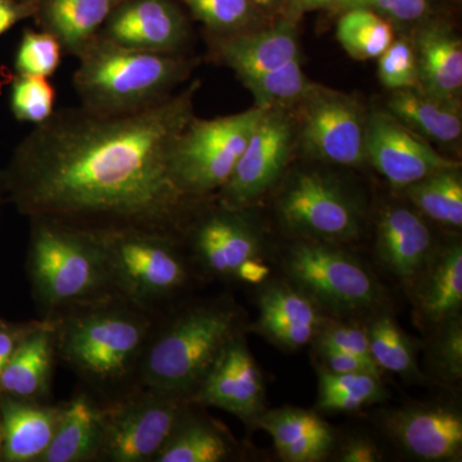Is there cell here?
<instances>
[{"label": "cell", "mask_w": 462, "mask_h": 462, "mask_svg": "<svg viewBox=\"0 0 462 462\" xmlns=\"http://www.w3.org/2000/svg\"><path fill=\"white\" fill-rule=\"evenodd\" d=\"M388 111L412 132L431 141L452 143L461 136V116L456 103L434 98L422 90H394Z\"/></svg>", "instance_id": "27"}, {"label": "cell", "mask_w": 462, "mask_h": 462, "mask_svg": "<svg viewBox=\"0 0 462 462\" xmlns=\"http://www.w3.org/2000/svg\"><path fill=\"white\" fill-rule=\"evenodd\" d=\"M385 398L380 375L372 373L336 374L319 370V407L322 411H357Z\"/></svg>", "instance_id": "29"}, {"label": "cell", "mask_w": 462, "mask_h": 462, "mask_svg": "<svg viewBox=\"0 0 462 462\" xmlns=\"http://www.w3.org/2000/svg\"><path fill=\"white\" fill-rule=\"evenodd\" d=\"M370 354L380 370L413 375L418 372L411 340L389 315H379L366 329Z\"/></svg>", "instance_id": "34"}, {"label": "cell", "mask_w": 462, "mask_h": 462, "mask_svg": "<svg viewBox=\"0 0 462 462\" xmlns=\"http://www.w3.org/2000/svg\"><path fill=\"white\" fill-rule=\"evenodd\" d=\"M36 12V0L16 2V0H0V35L8 32L18 21L29 17Z\"/></svg>", "instance_id": "45"}, {"label": "cell", "mask_w": 462, "mask_h": 462, "mask_svg": "<svg viewBox=\"0 0 462 462\" xmlns=\"http://www.w3.org/2000/svg\"><path fill=\"white\" fill-rule=\"evenodd\" d=\"M125 0H36L44 32L56 36L67 53H79Z\"/></svg>", "instance_id": "24"}, {"label": "cell", "mask_w": 462, "mask_h": 462, "mask_svg": "<svg viewBox=\"0 0 462 462\" xmlns=\"http://www.w3.org/2000/svg\"><path fill=\"white\" fill-rule=\"evenodd\" d=\"M199 81L139 111L62 109L18 148L14 199L33 220L94 234H170L189 196L171 172L173 145L193 120Z\"/></svg>", "instance_id": "1"}, {"label": "cell", "mask_w": 462, "mask_h": 462, "mask_svg": "<svg viewBox=\"0 0 462 462\" xmlns=\"http://www.w3.org/2000/svg\"><path fill=\"white\" fill-rule=\"evenodd\" d=\"M379 79L387 89H412L419 84L418 62L410 42L397 41L379 57Z\"/></svg>", "instance_id": "40"}, {"label": "cell", "mask_w": 462, "mask_h": 462, "mask_svg": "<svg viewBox=\"0 0 462 462\" xmlns=\"http://www.w3.org/2000/svg\"><path fill=\"white\" fill-rule=\"evenodd\" d=\"M319 355L324 360L325 369L336 374L351 373H372L380 375L382 370L378 365L372 360L360 357L357 355L348 354V352L337 351V349L318 348Z\"/></svg>", "instance_id": "43"}, {"label": "cell", "mask_w": 462, "mask_h": 462, "mask_svg": "<svg viewBox=\"0 0 462 462\" xmlns=\"http://www.w3.org/2000/svg\"><path fill=\"white\" fill-rule=\"evenodd\" d=\"M337 38L356 60L379 58L394 42L391 23L369 9L345 12L337 27Z\"/></svg>", "instance_id": "31"}, {"label": "cell", "mask_w": 462, "mask_h": 462, "mask_svg": "<svg viewBox=\"0 0 462 462\" xmlns=\"http://www.w3.org/2000/svg\"><path fill=\"white\" fill-rule=\"evenodd\" d=\"M437 336L428 352L430 369L446 382H457L462 376L461 315L438 325Z\"/></svg>", "instance_id": "37"}, {"label": "cell", "mask_w": 462, "mask_h": 462, "mask_svg": "<svg viewBox=\"0 0 462 462\" xmlns=\"http://www.w3.org/2000/svg\"><path fill=\"white\" fill-rule=\"evenodd\" d=\"M56 90L42 76L20 75L12 89L11 106L17 120L42 124L54 114Z\"/></svg>", "instance_id": "36"}, {"label": "cell", "mask_w": 462, "mask_h": 462, "mask_svg": "<svg viewBox=\"0 0 462 462\" xmlns=\"http://www.w3.org/2000/svg\"><path fill=\"white\" fill-rule=\"evenodd\" d=\"M229 305L193 307L173 319L145 346L141 376L147 389L188 398L196 393L225 346L236 336Z\"/></svg>", "instance_id": "4"}, {"label": "cell", "mask_w": 462, "mask_h": 462, "mask_svg": "<svg viewBox=\"0 0 462 462\" xmlns=\"http://www.w3.org/2000/svg\"><path fill=\"white\" fill-rule=\"evenodd\" d=\"M197 20L216 32L242 29L252 16L248 0H182Z\"/></svg>", "instance_id": "39"}, {"label": "cell", "mask_w": 462, "mask_h": 462, "mask_svg": "<svg viewBox=\"0 0 462 462\" xmlns=\"http://www.w3.org/2000/svg\"><path fill=\"white\" fill-rule=\"evenodd\" d=\"M382 460L378 446L366 438H352L340 448L339 461L375 462Z\"/></svg>", "instance_id": "44"}, {"label": "cell", "mask_w": 462, "mask_h": 462, "mask_svg": "<svg viewBox=\"0 0 462 462\" xmlns=\"http://www.w3.org/2000/svg\"><path fill=\"white\" fill-rule=\"evenodd\" d=\"M302 103V139L310 153L338 165L363 162L366 124L355 99L318 87Z\"/></svg>", "instance_id": "12"}, {"label": "cell", "mask_w": 462, "mask_h": 462, "mask_svg": "<svg viewBox=\"0 0 462 462\" xmlns=\"http://www.w3.org/2000/svg\"><path fill=\"white\" fill-rule=\"evenodd\" d=\"M256 329L261 334L269 337L276 345L289 349H296L311 342L320 328L305 324V322L279 320V319H258Z\"/></svg>", "instance_id": "41"}, {"label": "cell", "mask_w": 462, "mask_h": 462, "mask_svg": "<svg viewBox=\"0 0 462 462\" xmlns=\"http://www.w3.org/2000/svg\"><path fill=\"white\" fill-rule=\"evenodd\" d=\"M387 428L407 454L421 461H456L462 451V416L438 404L404 407L389 415Z\"/></svg>", "instance_id": "16"}, {"label": "cell", "mask_w": 462, "mask_h": 462, "mask_svg": "<svg viewBox=\"0 0 462 462\" xmlns=\"http://www.w3.org/2000/svg\"><path fill=\"white\" fill-rule=\"evenodd\" d=\"M404 190L413 205L431 220L461 226L462 180L458 169L433 173Z\"/></svg>", "instance_id": "30"}, {"label": "cell", "mask_w": 462, "mask_h": 462, "mask_svg": "<svg viewBox=\"0 0 462 462\" xmlns=\"http://www.w3.org/2000/svg\"><path fill=\"white\" fill-rule=\"evenodd\" d=\"M249 3H254V5H272L273 0H248Z\"/></svg>", "instance_id": "48"}, {"label": "cell", "mask_w": 462, "mask_h": 462, "mask_svg": "<svg viewBox=\"0 0 462 462\" xmlns=\"http://www.w3.org/2000/svg\"><path fill=\"white\" fill-rule=\"evenodd\" d=\"M266 111L254 107L215 120L193 118L172 149L171 172L178 187L190 199L221 189Z\"/></svg>", "instance_id": "7"}, {"label": "cell", "mask_w": 462, "mask_h": 462, "mask_svg": "<svg viewBox=\"0 0 462 462\" xmlns=\"http://www.w3.org/2000/svg\"><path fill=\"white\" fill-rule=\"evenodd\" d=\"M242 81L254 94L256 107L266 109H279L293 103L303 102L318 88L302 71L300 58L273 71Z\"/></svg>", "instance_id": "32"}, {"label": "cell", "mask_w": 462, "mask_h": 462, "mask_svg": "<svg viewBox=\"0 0 462 462\" xmlns=\"http://www.w3.org/2000/svg\"><path fill=\"white\" fill-rule=\"evenodd\" d=\"M263 374L239 334L227 343L190 397V402L224 410L247 424L256 422L263 412Z\"/></svg>", "instance_id": "14"}, {"label": "cell", "mask_w": 462, "mask_h": 462, "mask_svg": "<svg viewBox=\"0 0 462 462\" xmlns=\"http://www.w3.org/2000/svg\"><path fill=\"white\" fill-rule=\"evenodd\" d=\"M217 53L242 80L273 71L298 58L296 23L284 21L254 33L218 42Z\"/></svg>", "instance_id": "20"}, {"label": "cell", "mask_w": 462, "mask_h": 462, "mask_svg": "<svg viewBox=\"0 0 462 462\" xmlns=\"http://www.w3.org/2000/svg\"><path fill=\"white\" fill-rule=\"evenodd\" d=\"M318 348L337 349L373 360L366 330L346 325H331L322 330L318 338Z\"/></svg>", "instance_id": "42"}, {"label": "cell", "mask_w": 462, "mask_h": 462, "mask_svg": "<svg viewBox=\"0 0 462 462\" xmlns=\"http://www.w3.org/2000/svg\"><path fill=\"white\" fill-rule=\"evenodd\" d=\"M258 307V319L305 322L319 328H321L324 322L320 309L306 294L291 285H270L261 293Z\"/></svg>", "instance_id": "35"}, {"label": "cell", "mask_w": 462, "mask_h": 462, "mask_svg": "<svg viewBox=\"0 0 462 462\" xmlns=\"http://www.w3.org/2000/svg\"><path fill=\"white\" fill-rule=\"evenodd\" d=\"M376 254L392 275L412 281L434 254L430 229L412 209L389 207L379 217Z\"/></svg>", "instance_id": "17"}, {"label": "cell", "mask_w": 462, "mask_h": 462, "mask_svg": "<svg viewBox=\"0 0 462 462\" xmlns=\"http://www.w3.org/2000/svg\"><path fill=\"white\" fill-rule=\"evenodd\" d=\"M33 221L30 273L42 305L65 309L107 297L112 285L98 234Z\"/></svg>", "instance_id": "5"}, {"label": "cell", "mask_w": 462, "mask_h": 462, "mask_svg": "<svg viewBox=\"0 0 462 462\" xmlns=\"http://www.w3.org/2000/svg\"><path fill=\"white\" fill-rule=\"evenodd\" d=\"M54 346V330L51 324L33 327L0 374V388L25 400L42 397L50 387Z\"/></svg>", "instance_id": "25"}, {"label": "cell", "mask_w": 462, "mask_h": 462, "mask_svg": "<svg viewBox=\"0 0 462 462\" xmlns=\"http://www.w3.org/2000/svg\"><path fill=\"white\" fill-rule=\"evenodd\" d=\"M62 47L51 32L27 30L21 41L16 57V69L20 75L48 76L57 71Z\"/></svg>", "instance_id": "38"}, {"label": "cell", "mask_w": 462, "mask_h": 462, "mask_svg": "<svg viewBox=\"0 0 462 462\" xmlns=\"http://www.w3.org/2000/svg\"><path fill=\"white\" fill-rule=\"evenodd\" d=\"M20 2H32V0H20Z\"/></svg>", "instance_id": "50"}, {"label": "cell", "mask_w": 462, "mask_h": 462, "mask_svg": "<svg viewBox=\"0 0 462 462\" xmlns=\"http://www.w3.org/2000/svg\"><path fill=\"white\" fill-rule=\"evenodd\" d=\"M54 329V342L67 364L97 385L121 382L141 363L149 340L147 312L108 297L71 307Z\"/></svg>", "instance_id": "3"}, {"label": "cell", "mask_w": 462, "mask_h": 462, "mask_svg": "<svg viewBox=\"0 0 462 462\" xmlns=\"http://www.w3.org/2000/svg\"><path fill=\"white\" fill-rule=\"evenodd\" d=\"M98 236L112 289L134 306L147 311L187 282V266L170 234L127 230Z\"/></svg>", "instance_id": "6"}, {"label": "cell", "mask_w": 462, "mask_h": 462, "mask_svg": "<svg viewBox=\"0 0 462 462\" xmlns=\"http://www.w3.org/2000/svg\"><path fill=\"white\" fill-rule=\"evenodd\" d=\"M102 35L135 50L176 53L187 39L188 25L171 0H125Z\"/></svg>", "instance_id": "15"}, {"label": "cell", "mask_w": 462, "mask_h": 462, "mask_svg": "<svg viewBox=\"0 0 462 462\" xmlns=\"http://www.w3.org/2000/svg\"><path fill=\"white\" fill-rule=\"evenodd\" d=\"M352 11L369 9L398 23H415L430 11V0H288L287 20L297 23L312 11Z\"/></svg>", "instance_id": "33"}, {"label": "cell", "mask_w": 462, "mask_h": 462, "mask_svg": "<svg viewBox=\"0 0 462 462\" xmlns=\"http://www.w3.org/2000/svg\"><path fill=\"white\" fill-rule=\"evenodd\" d=\"M365 158L396 189L460 163L440 156L419 134L401 123L389 111L375 109L365 132Z\"/></svg>", "instance_id": "11"}, {"label": "cell", "mask_w": 462, "mask_h": 462, "mask_svg": "<svg viewBox=\"0 0 462 462\" xmlns=\"http://www.w3.org/2000/svg\"><path fill=\"white\" fill-rule=\"evenodd\" d=\"M282 224L314 242L355 239L360 233L357 203L342 187L321 173L294 175L279 199Z\"/></svg>", "instance_id": "10"}, {"label": "cell", "mask_w": 462, "mask_h": 462, "mask_svg": "<svg viewBox=\"0 0 462 462\" xmlns=\"http://www.w3.org/2000/svg\"><path fill=\"white\" fill-rule=\"evenodd\" d=\"M284 266L298 291L333 314L372 309L382 296L378 282L360 261L322 242L300 243Z\"/></svg>", "instance_id": "8"}, {"label": "cell", "mask_w": 462, "mask_h": 462, "mask_svg": "<svg viewBox=\"0 0 462 462\" xmlns=\"http://www.w3.org/2000/svg\"><path fill=\"white\" fill-rule=\"evenodd\" d=\"M415 306L428 324L440 325L460 316L462 307V248L454 243L431 254L416 276Z\"/></svg>", "instance_id": "21"}, {"label": "cell", "mask_w": 462, "mask_h": 462, "mask_svg": "<svg viewBox=\"0 0 462 462\" xmlns=\"http://www.w3.org/2000/svg\"><path fill=\"white\" fill-rule=\"evenodd\" d=\"M291 126L281 109H267L254 126L247 145L221 188L227 208L249 205L278 180L291 152Z\"/></svg>", "instance_id": "13"}, {"label": "cell", "mask_w": 462, "mask_h": 462, "mask_svg": "<svg viewBox=\"0 0 462 462\" xmlns=\"http://www.w3.org/2000/svg\"><path fill=\"white\" fill-rule=\"evenodd\" d=\"M0 411L2 457L9 462L41 460L56 433L62 407L11 400L0 404Z\"/></svg>", "instance_id": "22"}, {"label": "cell", "mask_w": 462, "mask_h": 462, "mask_svg": "<svg viewBox=\"0 0 462 462\" xmlns=\"http://www.w3.org/2000/svg\"><path fill=\"white\" fill-rule=\"evenodd\" d=\"M272 436L282 460L318 462L325 460L334 447V431L320 416L309 410L282 407L263 412L256 420Z\"/></svg>", "instance_id": "19"}, {"label": "cell", "mask_w": 462, "mask_h": 462, "mask_svg": "<svg viewBox=\"0 0 462 462\" xmlns=\"http://www.w3.org/2000/svg\"><path fill=\"white\" fill-rule=\"evenodd\" d=\"M75 89L83 108L98 115L139 111L169 97L189 65L176 53L135 50L97 35L79 53Z\"/></svg>", "instance_id": "2"}, {"label": "cell", "mask_w": 462, "mask_h": 462, "mask_svg": "<svg viewBox=\"0 0 462 462\" xmlns=\"http://www.w3.org/2000/svg\"><path fill=\"white\" fill-rule=\"evenodd\" d=\"M270 275V269L257 258L245 261L236 273V278L249 284H263Z\"/></svg>", "instance_id": "47"}, {"label": "cell", "mask_w": 462, "mask_h": 462, "mask_svg": "<svg viewBox=\"0 0 462 462\" xmlns=\"http://www.w3.org/2000/svg\"><path fill=\"white\" fill-rule=\"evenodd\" d=\"M419 85L440 100L457 103L462 88L460 38L446 26L424 27L418 35Z\"/></svg>", "instance_id": "23"}, {"label": "cell", "mask_w": 462, "mask_h": 462, "mask_svg": "<svg viewBox=\"0 0 462 462\" xmlns=\"http://www.w3.org/2000/svg\"><path fill=\"white\" fill-rule=\"evenodd\" d=\"M189 402L188 398L147 389L102 411L98 457L114 462L154 461Z\"/></svg>", "instance_id": "9"}, {"label": "cell", "mask_w": 462, "mask_h": 462, "mask_svg": "<svg viewBox=\"0 0 462 462\" xmlns=\"http://www.w3.org/2000/svg\"><path fill=\"white\" fill-rule=\"evenodd\" d=\"M32 328L23 330L0 329V374L7 366L8 361L11 360L12 355L16 351L21 340L25 338L26 334Z\"/></svg>", "instance_id": "46"}, {"label": "cell", "mask_w": 462, "mask_h": 462, "mask_svg": "<svg viewBox=\"0 0 462 462\" xmlns=\"http://www.w3.org/2000/svg\"><path fill=\"white\" fill-rule=\"evenodd\" d=\"M3 454V427H2V411H0V457Z\"/></svg>", "instance_id": "49"}, {"label": "cell", "mask_w": 462, "mask_h": 462, "mask_svg": "<svg viewBox=\"0 0 462 462\" xmlns=\"http://www.w3.org/2000/svg\"><path fill=\"white\" fill-rule=\"evenodd\" d=\"M231 446L223 431L205 419L184 412L156 462H220L226 460Z\"/></svg>", "instance_id": "28"}, {"label": "cell", "mask_w": 462, "mask_h": 462, "mask_svg": "<svg viewBox=\"0 0 462 462\" xmlns=\"http://www.w3.org/2000/svg\"><path fill=\"white\" fill-rule=\"evenodd\" d=\"M193 239L200 263L218 276H236L240 264L260 254V236L234 208L206 217Z\"/></svg>", "instance_id": "18"}, {"label": "cell", "mask_w": 462, "mask_h": 462, "mask_svg": "<svg viewBox=\"0 0 462 462\" xmlns=\"http://www.w3.org/2000/svg\"><path fill=\"white\" fill-rule=\"evenodd\" d=\"M102 410L85 394L69 401L60 411L56 433L41 462H80L98 457Z\"/></svg>", "instance_id": "26"}]
</instances>
